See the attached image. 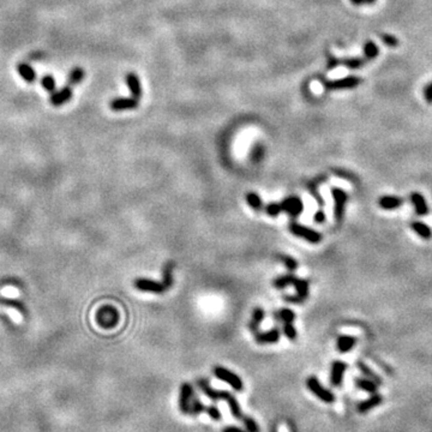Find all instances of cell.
I'll return each mask as SVG.
<instances>
[{"label":"cell","mask_w":432,"mask_h":432,"mask_svg":"<svg viewBox=\"0 0 432 432\" xmlns=\"http://www.w3.org/2000/svg\"><path fill=\"white\" fill-rule=\"evenodd\" d=\"M321 80L325 90H343V89H353L359 86V84L363 82V79L360 77L357 76H348L345 77V78L338 79V80H326L323 78V77H319L318 78Z\"/></svg>","instance_id":"1"},{"label":"cell","mask_w":432,"mask_h":432,"mask_svg":"<svg viewBox=\"0 0 432 432\" xmlns=\"http://www.w3.org/2000/svg\"><path fill=\"white\" fill-rule=\"evenodd\" d=\"M290 231L291 233L296 235V237L303 238L311 244H318L322 241V234L319 233V232L312 230L310 227L299 224L296 222V221H292V222L290 223Z\"/></svg>","instance_id":"2"},{"label":"cell","mask_w":432,"mask_h":432,"mask_svg":"<svg viewBox=\"0 0 432 432\" xmlns=\"http://www.w3.org/2000/svg\"><path fill=\"white\" fill-rule=\"evenodd\" d=\"M306 387L310 389L312 394L317 396L319 400H322L323 402L325 403H333L335 401V395L333 394L329 389H325L321 384V382L318 381L317 377L315 376H311L306 379Z\"/></svg>","instance_id":"3"},{"label":"cell","mask_w":432,"mask_h":432,"mask_svg":"<svg viewBox=\"0 0 432 432\" xmlns=\"http://www.w3.org/2000/svg\"><path fill=\"white\" fill-rule=\"evenodd\" d=\"M214 374H215L216 377L221 379V381L228 383V384H230L235 392H243V389H244L243 381H241V378L235 375L234 372L230 371L226 367L216 366L215 368H214Z\"/></svg>","instance_id":"4"},{"label":"cell","mask_w":432,"mask_h":432,"mask_svg":"<svg viewBox=\"0 0 432 432\" xmlns=\"http://www.w3.org/2000/svg\"><path fill=\"white\" fill-rule=\"evenodd\" d=\"M332 196L334 199V216H335V220L340 222L342 220L343 214H345V207L347 199H348V195L342 189L332 188Z\"/></svg>","instance_id":"5"},{"label":"cell","mask_w":432,"mask_h":432,"mask_svg":"<svg viewBox=\"0 0 432 432\" xmlns=\"http://www.w3.org/2000/svg\"><path fill=\"white\" fill-rule=\"evenodd\" d=\"M97 322L102 328H113L119 322V314L117 308L105 306L97 312Z\"/></svg>","instance_id":"6"},{"label":"cell","mask_w":432,"mask_h":432,"mask_svg":"<svg viewBox=\"0 0 432 432\" xmlns=\"http://www.w3.org/2000/svg\"><path fill=\"white\" fill-rule=\"evenodd\" d=\"M281 204V209H282V212L287 213L288 215L291 217H293V219H296L300 215L301 213H303V209H304V205H303V202H301V199L299 197H297V196H291V197H287L284 198L282 203H280Z\"/></svg>","instance_id":"7"},{"label":"cell","mask_w":432,"mask_h":432,"mask_svg":"<svg viewBox=\"0 0 432 432\" xmlns=\"http://www.w3.org/2000/svg\"><path fill=\"white\" fill-rule=\"evenodd\" d=\"M135 287L138 291H142V292L155 294H161L167 290V288L163 286L162 282H157V281L149 279H143V277H139V279L135 281Z\"/></svg>","instance_id":"8"},{"label":"cell","mask_w":432,"mask_h":432,"mask_svg":"<svg viewBox=\"0 0 432 432\" xmlns=\"http://www.w3.org/2000/svg\"><path fill=\"white\" fill-rule=\"evenodd\" d=\"M194 399V388L189 383H184L180 387V394H179V409L181 414H189L190 405Z\"/></svg>","instance_id":"9"},{"label":"cell","mask_w":432,"mask_h":432,"mask_svg":"<svg viewBox=\"0 0 432 432\" xmlns=\"http://www.w3.org/2000/svg\"><path fill=\"white\" fill-rule=\"evenodd\" d=\"M347 370V364L343 361L336 360L332 365V375H330V383L334 387H340L342 383L343 374Z\"/></svg>","instance_id":"10"},{"label":"cell","mask_w":432,"mask_h":432,"mask_svg":"<svg viewBox=\"0 0 432 432\" xmlns=\"http://www.w3.org/2000/svg\"><path fill=\"white\" fill-rule=\"evenodd\" d=\"M281 333L277 328H274L269 332L264 333H257L255 336L256 342L259 343V345H265V343H275L280 340Z\"/></svg>","instance_id":"11"},{"label":"cell","mask_w":432,"mask_h":432,"mask_svg":"<svg viewBox=\"0 0 432 432\" xmlns=\"http://www.w3.org/2000/svg\"><path fill=\"white\" fill-rule=\"evenodd\" d=\"M410 202L414 205V209H416V213L419 216H425L428 214V205L426 203V199L419 192H412L410 195Z\"/></svg>","instance_id":"12"},{"label":"cell","mask_w":432,"mask_h":432,"mask_svg":"<svg viewBox=\"0 0 432 432\" xmlns=\"http://www.w3.org/2000/svg\"><path fill=\"white\" fill-rule=\"evenodd\" d=\"M138 106V101L135 99H115L111 102V110L112 111H126V110H133Z\"/></svg>","instance_id":"13"},{"label":"cell","mask_w":432,"mask_h":432,"mask_svg":"<svg viewBox=\"0 0 432 432\" xmlns=\"http://www.w3.org/2000/svg\"><path fill=\"white\" fill-rule=\"evenodd\" d=\"M126 83H128L130 90H131L132 99L139 101L140 96H142V88H140L138 77H137L135 73H129V75L126 76Z\"/></svg>","instance_id":"14"},{"label":"cell","mask_w":432,"mask_h":432,"mask_svg":"<svg viewBox=\"0 0 432 432\" xmlns=\"http://www.w3.org/2000/svg\"><path fill=\"white\" fill-rule=\"evenodd\" d=\"M72 97V90L70 87H65L63 88L60 91H58V93H54L53 95L51 96V102L52 105H54V106H61L63 104L68 102V101L71 100Z\"/></svg>","instance_id":"15"},{"label":"cell","mask_w":432,"mask_h":432,"mask_svg":"<svg viewBox=\"0 0 432 432\" xmlns=\"http://www.w3.org/2000/svg\"><path fill=\"white\" fill-rule=\"evenodd\" d=\"M378 204L382 209L393 210L401 207L403 204V199L396 197V196H383V197L379 198Z\"/></svg>","instance_id":"16"},{"label":"cell","mask_w":432,"mask_h":432,"mask_svg":"<svg viewBox=\"0 0 432 432\" xmlns=\"http://www.w3.org/2000/svg\"><path fill=\"white\" fill-rule=\"evenodd\" d=\"M383 401V398L377 393H375V394H371V398L365 400V401H361L359 405H358V410H359L360 413H366L367 410H370L372 408H375V407L379 406Z\"/></svg>","instance_id":"17"},{"label":"cell","mask_w":432,"mask_h":432,"mask_svg":"<svg viewBox=\"0 0 432 432\" xmlns=\"http://www.w3.org/2000/svg\"><path fill=\"white\" fill-rule=\"evenodd\" d=\"M410 228H412L414 233L419 235L420 238L425 239V240H428V239L432 238V231L426 223L420 222V221H413L410 223Z\"/></svg>","instance_id":"18"},{"label":"cell","mask_w":432,"mask_h":432,"mask_svg":"<svg viewBox=\"0 0 432 432\" xmlns=\"http://www.w3.org/2000/svg\"><path fill=\"white\" fill-rule=\"evenodd\" d=\"M357 339L351 335H340L338 338V349L341 353H347L356 346Z\"/></svg>","instance_id":"19"},{"label":"cell","mask_w":432,"mask_h":432,"mask_svg":"<svg viewBox=\"0 0 432 432\" xmlns=\"http://www.w3.org/2000/svg\"><path fill=\"white\" fill-rule=\"evenodd\" d=\"M263 319H264V310L262 307H256L254 312H252L251 321L249 323V328H250L251 332L257 333L259 324L263 322Z\"/></svg>","instance_id":"20"},{"label":"cell","mask_w":432,"mask_h":432,"mask_svg":"<svg viewBox=\"0 0 432 432\" xmlns=\"http://www.w3.org/2000/svg\"><path fill=\"white\" fill-rule=\"evenodd\" d=\"M356 385L361 390L366 392V393H370V394H375V393H377V387L378 384L377 383H375L374 381H371V379H366V378H356Z\"/></svg>","instance_id":"21"},{"label":"cell","mask_w":432,"mask_h":432,"mask_svg":"<svg viewBox=\"0 0 432 432\" xmlns=\"http://www.w3.org/2000/svg\"><path fill=\"white\" fill-rule=\"evenodd\" d=\"M293 286L296 287L297 296H299L303 300L306 299V298L308 297V286H310L308 281L307 280L299 279V277H297V279L294 280Z\"/></svg>","instance_id":"22"},{"label":"cell","mask_w":432,"mask_h":432,"mask_svg":"<svg viewBox=\"0 0 432 432\" xmlns=\"http://www.w3.org/2000/svg\"><path fill=\"white\" fill-rule=\"evenodd\" d=\"M274 317H275L276 321L282 323H293L294 319H296V314L291 308H281V310L274 314Z\"/></svg>","instance_id":"23"},{"label":"cell","mask_w":432,"mask_h":432,"mask_svg":"<svg viewBox=\"0 0 432 432\" xmlns=\"http://www.w3.org/2000/svg\"><path fill=\"white\" fill-rule=\"evenodd\" d=\"M296 279H297V276H294L293 274H288V275H282V276L276 277V279L273 281V284H274V287L277 288V290H283V288L290 286V284H293L294 280Z\"/></svg>","instance_id":"24"},{"label":"cell","mask_w":432,"mask_h":432,"mask_svg":"<svg viewBox=\"0 0 432 432\" xmlns=\"http://www.w3.org/2000/svg\"><path fill=\"white\" fill-rule=\"evenodd\" d=\"M162 283L163 286L167 288H170L172 284H173V263L172 262H168L166 263V265L163 266V270H162Z\"/></svg>","instance_id":"25"},{"label":"cell","mask_w":432,"mask_h":432,"mask_svg":"<svg viewBox=\"0 0 432 432\" xmlns=\"http://www.w3.org/2000/svg\"><path fill=\"white\" fill-rule=\"evenodd\" d=\"M379 54V48L378 46L372 41H367L366 44L364 45V55L366 60H372V59L377 58Z\"/></svg>","instance_id":"26"},{"label":"cell","mask_w":432,"mask_h":432,"mask_svg":"<svg viewBox=\"0 0 432 432\" xmlns=\"http://www.w3.org/2000/svg\"><path fill=\"white\" fill-rule=\"evenodd\" d=\"M17 70H18L19 75L23 77V79L27 80V82L31 83V82H34L35 78H36L35 71L28 64H19L18 66H17Z\"/></svg>","instance_id":"27"},{"label":"cell","mask_w":432,"mask_h":432,"mask_svg":"<svg viewBox=\"0 0 432 432\" xmlns=\"http://www.w3.org/2000/svg\"><path fill=\"white\" fill-rule=\"evenodd\" d=\"M366 61L367 60L365 58H347L340 60V64L345 65L346 68H348L349 70H357L366 64Z\"/></svg>","instance_id":"28"},{"label":"cell","mask_w":432,"mask_h":432,"mask_svg":"<svg viewBox=\"0 0 432 432\" xmlns=\"http://www.w3.org/2000/svg\"><path fill=\"white\" fill-rule=\"evenodd\" d=\"M358 367H359V370L361 371V374L363 375H365L366 376V377L368 378V379H371V381H374L375 383H377V384L379 385L382 383V379L378 377L377 375L375 374L374 371L371 370L370 367L367 366L366 364H364V363H361V361H358Z\"/></svg>","instance_id":"29"},{"label":"cell","mask_w":432,"mask_h":432,"mask_svg":"<svg viewBox=\"0 0 432 432\" xmlns=\"http://www.w3.org/2000/svg\"><path fill=\"white\" fill-rule=\"evenodd\" d=\"M246 202L248 204L255 210H261L263 208L262 198L256 194V192H249L246 195Z\"/></svg>","instance_id":"30"},{"label":"cell","mask_w":432,"mask_h":432,"mask_svg":"<svg viewBox=\"0 0 432 432\" xmlns=\"http://www.w3.org/2000/svg\"><path fill=\"white\" fill-rule=\"evenodd\" d=\"M84 78V71L80 68H75L70 73L69 76V87L71 86H76V84H78L82 82V79Z\"/></svg>","instance_id":"31"},{"label":"cell","mask_w":432,"mask_h":432,"mask_svg":"<svg viewBox=\"0 0 432 432\" xmlns=\"http://www.w3.org/2000/svg\"><path fill=\"white\" fill-rule=\"evenodd\" d=\"M205 409H207V406L203 405V402L199 401L198 399L194 398L191 401V405H190L189 414H191V416H198V414L205 412Z\"/></svg>","instance_id":"32"},{"label":"cell","mask_w":432,"mask_h":432,"mask_svg":"<svg viewBox=\"0 0 432 432\" xmlns=\"http://www.w3.org/2000/svg\"><path fill=\"white\" fill-rule=\"evenodd\" d=\"M280 259H281V262H282L283 264L286 265V268L288 270H291V272H294V270H297V268H298V262L293 257H291V256L281 255L280 256Z\"/></svg>","instance_id":"33"},{"label":"cell","mask_w":432,"mask_h":432,"mask_svg":"<svg viewBox=\"0 0 432 432\" xmlns=\"http://www.w3.org/2000/svg\"><path fill=\"white\" fill-rule=\"evenodd\" d=\"M2 310L6 312L11 319L15 323H20L22 322V315H20V312L18 310H16V308L13 307H9V306H2Z\"/></svg>","instance_id":"34"},{"label":"cell","mask_w":432,"mask_h":432,"mask_svg":"<svg viewBox=\"0 0 432 432\" xmlns=\"http://www.w3.org/2000/svg\"><path fill=\"white\" fill-rule=\"evenodd\" d=\"M306 188L310 190V192H311V195L314 196V197L316 198V201H317V203H318V205L322 207L324 205V202H323V198L321 197V195L318 194V190H317V184H316V181H311V182H308V184L306 185Z\"/></svg>","instance_id":"35"},{"label":"cell","mask_w":432,"mask_h":432,"mask_svg":"<svg viewBox=\"0 0 432 432\" xmlns=\"http://www.w3.org/2000/svg\"><path fill=\"white\" fill-rule=\"evenodd\" d=\"M283 334L288 340H296L297 339V330L294 328L292 323H283Z\"/></svg>","instance_id":"36"},{"label":"cell","mask_w":432,"mask_h":432,"mask_svg":"<svg viewBox=\"0 0 432 432\" xmlns=\"http://www.w3.org/2000/svg\"><path fill=\"white\" fill-rule=\"evenodd\" d=\"M241 420L244 421V425H245V427H246L248 432H259L257 423H256L255 419H252L251 417H245L244 416V418Z\"/></svg>","instance_id":"37"},{"label":"cell","mask_w":432,"mask_h":432,"mask_svg":"<svg viewBox=\"0 0 432 432\" xmlns=\"http://www.w3.org/2000/svg\"><path fill=\"white\" fill-rule=\"evenodd\" d=\"M0 294L4 297H8V298H17L20 294V292L18 290H17L16 287H12V286H6L3 288L2 291H0Z\"/></svg>","instance_id":"38"},{"label":"cell","mask_w":432,"mask_h":432,"mask_svg":"<svg viewBox=\"0 0 432 432\" xmlns=\"http://www.w3.org/2000/svg\"><path fill=\"white\" fill-rule=\"evenodd\" d=\"M281 212H282V209H281V204H279V203H270V204L265 207V213L269 216H277Z\"/></svg>","instance_id":"39"},{"label":"cell","mask_w":432,"mask_h":432,"mask_svg":"<svg viewBox=\"0 0 432 432\" xmlns=\"http://www.w3.org/2000/svg\"><path fill=\"white\" fill-rule=\"evenodd\" d=\"M41 83H42V87H44L47 91H53L55 89V82H54L53 77H52L51 75L45 76L44 78H42Z\"/></svg>","instance_id":"40"},{"label":"cell","mask_w":432,"mask_h":432,"mask_svg":"<svg viewBox=\"0 0 432 432\" xmlns=\"http://www.w3.org/2000/svg\"><path fill=\"white\" fill-rule=\"evenodd\" d=\"M205 413L208 414V416L210 418H212V419H214V420H220L221 418H222V416H221L220 409L217 408L216 406H209V407H207Z\"/></svg>","instance_id":"41"},{"label":"cell","mask_w":432,"mask_h":432,"mask_svg":"<svg viewBox=\"0 0 432 432\" xmlns=\"http://www.w3.org/2000/svg\"><path fill=\"white\" fill-rule=\"evenodd\" d=\"M382 41L384 42V44L387 45L388 47H392V48H394L399 45L398 38H396L395 36H393V35H389V34L382 35Z\"/></svg>","instance_id":"42"},{"label":"cell","mask_w":432,"mask_h":432,"mask_svg":"<svg viewBox=\"0 0 432 432\" xmlns=\"http://www.w3.org/2000/svg\"><path fill=\"white\" fill-rule=\"evenodd\" d=\"M338 65H340L339 59L336 57H334V55L332 54H328V64H326V70L335 69Z\"/></svg>","instance_id":"43"},{"label":"cell","mask_w":432,"mask_h":432,"mask_svg":"<svg viewBox=\"0 0 432 432\" xmlns=\"http://www.w3.org/2000/svg\"><path fill=\"white\" fill-rule=\"evenodd\" d=\"M424 97L428 104H432V82L428 83L424 89Z\"/></svg>","instance_id":"44"},{"label":"cell","mask_w":432,"mask_h":432,"mask_svg":"<svg viewBox=\"0 0 432 432\" xmlns=\"http://www.w3.org/2000/svg\"><path fill=\"white\" fill-rule=\"evenodd\" d=\"M314 220L316 223H323L325 221V213L323 212L322 209H319L318 212H316L315 216H314Z\"/></svg>","instance_id":"45"},{"label":"cell","mask_w":432,"mask_h":432,"mask_svg":"<svg viewBox=\"0 0 432 432\" xmlns=\"http://www.w3.org/2000/svg\"><path fill=\"white\" fill-rule=\"evenodd\" d=\"M284 300L290 301V303H294V304L303 303L304 301L299 296H284Z\"/></svg>","instance_id":"46"},{"label":"cell","mask_w":432,"mask_h":432,"mask_svg":"<svg viewBox=\"0 0 432 432\" xmlns=\"http://www.w3.org/2000/svg\"><path fill=\"white\" fill-rule=\"evenodd\" d=\"M222 432H248V431L241 430V428H239L237 426H228V427L224 428Z\"/></svg>","instance_id":"47"},{"label":"cell","mask_w":432,"mask_h":432,"mask_svg":"<svg viewBox=\"0 0 432 432\" xmlns=\"http://www.w3.org/2000/svg\"><path fill=\"white\" fill-rule=\"evenodd\" d=\"M354 5H361L364 3V0H351Z\"/></svg>","instance_id":"48"},{"label":"cell","mask_w":432,"mask_h":432,"mask_svg":"<svg viewBox=\"0 0 432 432\" xmlns=\"http://www.w3.org/2000/svg\"><path fill=\"white\" fill-rule=\"evenodd\" d=\"M376 2V0H364V3L365 4H368V5H371V4H374V3Z\"/></svg>","instance_id":"49"}]
</instances>
